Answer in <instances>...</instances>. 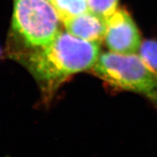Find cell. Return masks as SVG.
Listing matches in <instances>:
<instances>
[{"label": "cell", "mask_w": 157, "mask_h": 157, "mask_svg": "<svg viewBox=\"0 0 157 157\" xmlns=\"http://www.w3.org/2000/svg\"><path fill=\"white\" fill-rule=\"evenodd\" d=\"M60 21L63 23L89 11L88 0H50Z\"/></svg>", "instance_id": "obj_6"}, {"label": "cell", "mask_w": 157, "mask_h": 157, "mask_svg": "<svg viewBox=\"0 0 157 157\" xmlns=\"http://www.w3.org/2000/svg\"><path fill=\"white\" fill-rule=\"evenodd\" d=\"M119 0H88L89 11L107 19L117 10Z\"/></svg>", "instance_id": "obj_8"}, {"label": "cell", "mask_w": 157, "mask_h": 157, "mask_svg": "<svg viewBox=\"0 0 157 157\" xmlns=\"http://www.w3.org/2000/svg\"><path fill=\"white\" fill-rule=\"evenodd\" d=\"M48 1H49V2H50V0H48Z\"/></svg>", "instance_id": "obj_9"}, {"label": "cell", "mask_w": 157, "mask_h": 157, "mask_svg": "<svg viewBox=\"0 0 157 157\" xmlns=\"http://www.w3.org/2000/svg\"><path fill=\"white\" fill-rule=\"evenodd\" d=\"M93 69L110 85L141 94L157 104V76L137 54H101Z\"/></svg>", "instance_id": "obj_2"}, {"label": "cell", "mask_w": 157, "mask_h": 157, "mask_svg": "<svg viewBox=\"0 0 157 157\" xmlns=\"http://www.w3.org/2000/svg\"><path fill=\"white\" fill-rule=\"evenodd\" d=\"M105 44L110 52L121 55L136 54L142 44L141 36L132 17L123 10H117L106 19Z\"/></svg>", "instance_id": "obj_4"}, {"label": "cell", "mask_w": 157, "mask_h": 157, "mask_svg": "<svg viewBox=\"0 0 157 157\" xmlns=\"http://www.w3.org/2000/svg\"><path fill=\"white\" fill-rule=\"evenodd\" d=\"M59 20L48 0H13V29L29 47L50 44L60 32Z\"/></svg>", "instance_id": "obj_3"}, {"label": "cell", "mask_w": 157, "mask_h": 157, "mask_svg": "<svg viewBox=\"0 0 157 157\" xmlns=\"http://www.w3.org/2000/svg\"><path fill=\"white\" fill-rule=\"evenodd\" d=\"M63 23L67 32L84 40L100 43L105 38L106 19L90 11L66 20Z\"/></svg>", "instance_id": "obj_5"}, {"label": "cell", "mask_w": 157, "mask_h": 157, "mask_svg": "<svg viewBox=\"0 0 157 157\" xmlns=\"http://www.w3.org/2000/svg\"><path fill=\"white\" fill-rule=\"evenodd\" d=\"M99 56V43L59 32L50 44L30 55L29 68L39 79L53 83L93 68Z\"/></svg>", "instance_id": "obj_1"}, {"label": "cell", "mask_w": 157, "mask_h": 157, "mask_svg": "<svg viewBox=\"0 0 157 157\" xmlns=\"http://www.w3.org/2000/svg\"><path fill=\"white\" fill-rule=\"evenodd\" d=\"M138 52L147 67L157 76V40L148 39L143 42Z\"/></svg>", "instance_id": "obj_7"}]
</instances>
